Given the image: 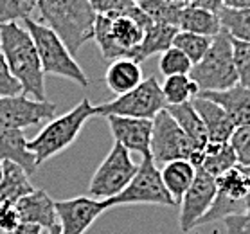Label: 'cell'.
Returning <instances> with one entry per match:
<instances>
[{"label": "cell", "mask_w": 250, "mask_h": 234, "mask_svg": "<svg viewBox=\"0 0 250 234\" xmlns=\"http://www.w3.org/2000/svg\"><path fill=\"white\" fill-rule=\"evenodd\" d=\"M40 0H0V25L31 18Z\"/></svg>", "instance_id": "cell-33"}, {"label": "cell", "mask_w": 250, "mask_h": 234, "mask_svg": "<svg viewBox=\"0 0 250 234\" xmlns=\"http://www.w3.org/2000/svg\"><path fill=\"white\" fill-rule=\"evenodd\" d=\"M216 194V178L210 177L209 173H205L204 170L198 168L193 186L188 189V193L184 194L182 200H180L178 223H180V229L184 233H189L198 225V222L204 218L205 213L210 209Z\"/></svg>", "instance_id": "cell-13"}, {"label": "cell", "mask_w": 250, "mask_h": 234, "mask_svg": "<svg viewBox=\"0 0 250 234\" xmlns=\"http://www.w3.org/2000/svg\"><path fill=\"white\" fill-rule=\"evenodd\" d=\"M180 2H182L184 6H194L198 0H180Z\"/></svg>", "instance_id": "cell-45"}, {"label": "cell", "mask_w": 250, "mask_h": 234, "mask_svg": "<svg viewBox=\"0 0 250 234\" xmlns=\"http://www.w3.org/2000/svg\"><path fill=\"white\" fill-rule=\"evenodd\" d=\"M245 171L249 173V177H250V166H249V168H245Z\"/></svg>", "instance_id": "cell-46"}, {"label": "cell", "mask_w": 250, "mask_h": 234, "mask_svg": "<svg viewBox=\"0 0 250 234\" xmlns=\"http://www.w3.org/2000/svg\"><path fill=\"white\" fill-rule=\"evenodd\" d=\"M230 146L238 157V164L241 168L250 166V125L239 126L230 137Z\"/></svg>", "instance_id": "cell-35"}, {"label": "cell", "mask_w": 250, "mask_h": 234, "mask_svg": "<svg viewBox=\"0 0 250 234\" xmlns=\"http://www.w3.org/2000/svg\"><path fill=\"white\" fill-rule=\"evenodd\" d=\"M198 96L220 105L232 119L236 128L250 125V88L236 85L222 92H200Z\"/></svg>", "instance_id": "cell-17"}, {"label": "cell", "mask_w": 250, "mask_h": 234, "mask_svg": "<svg viewBox=\"0 0 250 234\" xmlns=\"http://www.w3.org/2000/svg\"><path fill=\"white\" fill-rule=\"evenodd\" d=\"M0 234H13V233H6V231H2V229H0Z\"/></svg>", "instance_id": "cell-47"}, {"label": "cell", "mask_w": 250, "mask_h": 234, "mask_svg": "<svg viewBox=\"0 0 250 234\" xmlns=\"http://www.w3.org/2000/svg\"><path fill=\"white\" fill-rule=\"evenodd\" d=\"M196 171H198V168L191 160H173L160 168L162 182L171 196L175 198L176 206L180 204L184 194L188 193V189L193 186Z\"/></svg>", "instance_id": "cell-22"}, {"label": "cell", "mask_w": 250, "mask_h": 234, "mask_svg": "<svg viewBox=\"0 0 250 234\" xmlns=\"http://www.w3.org/2000/svg\"><path fill=\"white\" fill-rule=\"evenodd\" d=\"M34 191L29 175L23 168L15 162H2V180H0V202L17 204L18 200Z\"/></svg>", "instance_id": "cell-24"}, {"label": "cell", "mask_w": 250, "mask_h": 234, "mask_svg": "<svg viewBox=\"0 0 250 234\" xmlns=\"http://www.w3.org/2000/svg\"><path fill=\"white\" fill-rule=\"evenodd\" d=\"M218 193L230 200H243L250 189V177L245 168L236 166L216 178Z\"/></svg>", "instance_id": "cell-29"}, {"label": "cell", "mask_w": 250, "mask_h": 234, "mask_svg": "<svg viewBox=\"0 0 250 234\" xmlns=\"http://www.w3.org/2000/svg\"><path fill=\"white\" fill-rule=\"evenodd\" d=\"M20 94H22V85L13 76L4 56L0 54V97L20 96Z\"/></svg>", "instance_id": "cell-36"}, {"label": "cell", "mask_w": 250, "mask_h": 234, "mask_svg": "<svg viewBox=\"0 0 250 234\" xmlns=\"http://www.w3.org/2000/svg\"><path fill=\"white\" fill-rule=\"evenodd\" d=\"M142 69L141 63H137L131 58H119L108 65L104 72V83L115 96L128 94L142 83Z\"/></svg>", "instance_id": "cell-20"}, {"label": "cell", "mask_w": 250, "mask_h": 234, "mask_svg": "<svg viewBox=\"0 0 250 234\" xmlns=\"http://www.w3.org/2000/svg\"><path fill=\"white\" fill-rule=\"evenodd\" d=\"M232 47H234V63H236V72H238L239 85L250 88V43L238 42L232 38Z\"/></svg>", "instance_id": "cell-34"}, {"label": "cell", "mask_w": 250, "mask_h": 234, "mask_svg": "<svg viewBox=\"0 0 250 234\" xmlns=\"http://www.w3.org/2000/svg\"><path fill=\"white\" fill-rule=\"evenodd\" d=\"M167 112L173 115V119L178 123V126L188 135L194 151H204L205 146L209 144V133H207V128H205L200 114L194 108L193 101L176 105V106H167Z\"/></svg>", "instance_id": "cell-21"}, {"label": "cell", "mask_w": 250, "mask_h": 234, "mask_svg": "<svg viewBox=\"0 0 250 234\" xmlns=\"http://www.w3.org/2000/svg\"><path fill=\"white\" fill-rule=\"evenodd\" d=\"M106 206L112 209L115 206H131V204H151V206H176L175 198L166 189L160 168L153 162L151 157H142L139 162L135 177L126 186L123 193L110 200H104Z\"/></svg>", "instance_id": "cell-9"}, {"label": "cell", "mask_w": 250, "mask_h": 234, "mask_svg": "<svg viewBox=\"0 0 250 234\" xmlns=\"http://www.w3.org/2000/svg\"><path fill=\"white\" fill-rule=\"evenodd\" d=\"M162 94L167 106L191 103L200 94V86L189 74L184 76H169L162 83Z\"/></svg>", "instance_id": "cell-26"}, {"label": "cell", "mask_w": 250, "mask_h": 234, "mask_svg": "<svg viewBox=\"0 0 250 234\" xmlns=\"http://www.w3.org/2000/svg\"><path fill=\"white\" fill-rule=\"evenodd\" d=\"M36 9L43 25L52 29L72 54L94 40L97 13L88 0H40Z\"/></svg>", "instance_id": "cell-3"}, {"label": "cell", "mask_w": 250, "mask_h": 234, "mask_svg": "<svg viewBox=\"0 0 250 234\" xmlns=\"http://www.w3.org/2000/svg\"><path fill=\"white\" fill-rule=\"evenodd\" d=\"M222 223L225 225L227 234H250V214L247 213L223 218Z\"/></svg>", "instance_id": "cell-38"}, {"label": "cell", "mask_w": 250, "mask_h": 234, "mask_svg": "<svg viewBox=\"0 0 250 234\" xmlns=\"http://www.w3.org/2000/svg\"><path fill=\"white\" fill-rule=\"evenodd\" d=\"M0 180H2V164H0Z\"/></svg>", "instance_id": "cell-48"}, {"label": "cell", "mask_w": 250, "mask_h": 234, "mask_svg": "<svg viewBox=\"0 0 250 234\" xmlns=\"http://www.w3.org/2000/svg\"><path fill=\"white\" fill-rule=\"evenodd\" d=\"M131 2H135V4H137V2H139V0H131Z\"/></svg>", "instance_id": "cell-49"}, {"label": "cell", "mask_w": 250, "mask_h": 234, "mask_svg": "<svg viewBox=\"0 0 250 234\" xmlns=\"http://www.w3.org/2000/svg\"><path fill=\"white\" fill-rule=\"evenodd\" d=\"M243 204H245V213L250 214V189H249V193H247V196L243 198Z\"/></svg>", "instance_id": "cell-43"}, {"label": "cell", "mask_w": 250, "mask_h": 234, "mask_svg": "<svg viewBox=\"0 0 250 234\" xmlns=\"http://www.w3.org/2000/svg\"><path fill=\"white\" fill-rule=\"evenodd\" d=\"M110 131L115 143L123 144L128 151H137L142 157H151V133H153V121L135 119V117H119L110 115L106 117Z\"/></svg>", "instance_id": "cell-14"}, {"label": "cell", "mask_w": 250, "mask_h": 234, "mask_svg": "<svg viewBox=\"0 0 250 234\" xmlns=\"http://www.w3.org/2000/svg\"><path fill=\"white\" fill-rule=\"evenodd\" d=\"M54 207L62 234H85L92 227V223L110 209L104 200H96L90 196L58 200L54 202Z\"/></svg>", "instance_id": "cell-12"}, {"label": "cell", "mask_w": 250, "mask_h": 234, "mask_svg": "<svg viewBox=\"0 0 250 234\" xmlns=\"http://www.w3.org/2000/svg\"><path fill=\"white\" fill-rule=\"evenodd\" d=\"M20 216H18L17 206L9 202H0V229L6 233H15L20 225Z\"/></svg>", "instance_id": "cell-37"}, {"label": "cell", "mask_w": 250, "mask_h": 234, "mask_svg": "<svg viewBox=\"0 0 250 234\" xmlns=\"http://www.w3.org/2000/svg\"><path fill=\"white\" fill-rule=\"evenodd\" d=\"M194 148L184 130L178 126L167 108L162 110L153 119L151 133V159L157 166L167 164L173 160H189Z\"/></svg>", "instance_id": "cell-10"}, {"label": "cell", "mask_w": 250, "mask_h": 234, "mask_svg": "<svg viewBox=\"0 0 250 234\" xmlns=\"http://www.w3.org/2000/svg\"><path fill=\"white\" fill-rule=\"evenodd\" d=\"M176 33H178V29L173 27V25L153 22L146 29L141 45L135 49L131 60H135L137 63H142L146 58L153 56V54H162L169 47H173V40H175Z\"/></svg>", "instance_id": "cell-23"}, {"label": "cell", "mask_w": 250, "mask_h": 234, "mask_svg": "<svg viewBox=\"0 0 250 234\" xmlns=\"http://www.w3.org/2000/svg\"><path fill=\"white\" fill-rule=\"evenodd\" d=\"M15 206L22 223H36L47 233L58 225L54 200L43 189H34L31 194L22 196Z\"/></svg>", "instance_id": "cell-15"}, {"label": "cell", "mask_w": 250, "mask_h": 234, "mask_svg": "<svg viewBox=\"0 0 250 234\" xmlns=\"http://www.w3.org/2000/svg\"><path fill=\"white\" fill-rule=\"evenodd\" d=\"M241 213H245L243 200H230L218 193L214 202H212V206H210V209L205 213L204 218L198 222V225H207V223L218 222V220H223V218L232 216V214H241Z\"/></svg>", "instance_id": "cell-32"}, {"label": "cell", "mask_w": 250, "mask_h": 234, "mask_svg": "<svg viewBox=\"0 0 250 234\" xmlns=\"http://www.w3.org/2000/svg\"><path fill=\"white\" fill-rule=\"evenodd\" d=\"M47 234H62V229H60V223H58L56 227L54 229H51V231H49V233Z\"/></svg>", "instance_id": "cell-44"}, {"label": "cell", "mask_w": 250, "mask_h": 234, "mask_svg": "<svg viewBox=\"0 0 250 234\" xmlns=\"http://www.w3.org/2000/svg\"><path fill=\"white\" fill-rule=\"evenodd\" d=\"M194 6L202 7V9H205V11H210V13H214V15H218V13L225 7V0H198Z\"/></svg>", "instance_id": "cell-40"}, {"label": "cell", "mask_w": 250, "mask_h": 234, "mask_svg": "<svg viewBox=\"0 0 250 234\" xmlns=\"http://www.w3.org/2000/svg\"><path fill=\"white\" fill-rule=\"evenodd\" d=\"M222 29L227 31L230 38L238 42L250 43V7L236 9V7H223L218 13Z\"/></svg>", "instance_id": "cell-28"}, {"label": "cell", "mask_w": 250, "mask_h": 234, "mask_svg": "<svg viewBox=\"0 0 250 234\" xmlns=\"http://www.w3.org/2000/svg\"><path fill=\"white\" fill-rule=\"evenodd\" d=\"M191 78L200 86V92H222L239 85L234 63L232 38L227 31L212 38V45L202 62L193 65Z\"/></svg>", "instance_id": "cell-6"}, {"label": "cell", "mask_w": 250, "mask_h": 234, "mask_svg": "<svg viewBox=\"0 0 250 234\" xmlns=\"http://www.w3.org/2000/svg\"><path fill=\"white\" fill-rule=\"evenodd\" d=\"M176 2H180V0H176Z\"/></svg>", "instance_id": "cell-50"}, {"label": "cell", "mask_w": 250, "mask_h": 234, "mask_svg": "<svg viewBox=\"0 0 250 234\" xmlns=\"http://www.w3.org/2000/svg\"><path fill=\"white\" fill-rule=\"evenodd\" d=\"M159 69L166 78H169V76L191 74V70H193V62H191L180 49L169 47L167 51H164L162 54H160Z\"/></svg>", "instance_id": "cell-31"}, {"label": "cell", "mask_w": 250, "mask_h": 234, "mask_svg": "<svg viewBox=\"0 0 250 234\" xmlns=\"http://www.w3.org/2000/svg\"><path fill=\"white\" fill-rule=\"evenodd\" d=\"M178 31L214 38L222 33V23H220V17L214 13L205 11V9L196 6H184Z\"/></svg>", "instance_id": "cell-25"}, {"label": "cell", "mask_w": 250, "mask_h": 234, "mask_svg": "<svg viewBox=\"0 0 250 234\" xmlns=\"http://www.w3.org/2000/svg\"><path fill=\"white\" fill-rule=\"evenodd\" d=\"M2 162H15L25 170L29 177L36 173V159L27 149V139L22 130L0 128V164Z\"/></svg>", "instance_id": "cell-19"}, {"label": "cell", "mask_w": 250, "mask_h": 234, "mask_svg": "<svg viewBox=\"0 0 250 234\" xmlns=\"http://www.w3.org/2000/svg\"><path fill=\"white\" fill-rule=\"evenodd\" d=\"M193 105L207 128L209 143H230V137L236 131V125L227 115V112L214 101L202 96L194 97Z\"/></svg>", "instance_id": "cell-16"}, {"label": "cell", "mask_w": 250, "mask_h": 234, "mask_svg": "<svg viewBox=\"0 0 250 234\" xmlns=\"http://www.w3.org/2000/svg\"><path fill=\"white\" fill-rule=\"evenodd\" d=\"M96 115V106L83 97L74 108L67 114L47 121L34 139L27 141V149L34 155L36 166H42L49 159L62 153L80 137L85 123Z\"/></svg>", "instance_id": "cell-4"}, {"label": "cell", "mask_w": 250, "mask_h": 234, "mask_svg": "<svg viewBox=\"0 0 250 234\" xmlns=\"http://www.w3.org/2000/svg\"><path fill=\"white\" fill-rule=\"evenodd\" d=\"M166 108H167V103L162 94V85L155 76H149L128 94L117 96L112 101L96 106V115H103V117L119 115V117L153 121Z\"/></svg>", "instance_id": "cell-7"}, {"label": "cell", "mask_w": 250, "mask_h": 234, "mask_svg": "<svg viewBox=\"0 0 250 234\" xmlns=\"http://www.w3.org/2000/svg\"><path fill=\"white\" fill-rule=\"evenodd\" d=\"M56 115V105L51 101H36L31 97H0V128L23 130L33 125L51 121Z\"/></svg>", "instance_id": "cell-11"}, {"label": "cell", "mask_w": 250, "mask_h": 234, "mask_svg": "<svg viewBox=\"0 0 250 234\" xmlns=\"http://www.w3.org/2000/svg\"><path fill=\"white\" fill-rule=\"evenodd\" d=\"M0 54L22 85L23 96L36 101H47L45 72L27 29L18 22L0 25Z\"/></svg>", "instance_id": "cell-1"}, {"label": "cell", "mask_w": 250, "mask_h": 234, "mask_svg": "<svg viewBox=\"0 0 250 234\" xmlns=\"http://www.w3.org/2000/svg\"><path fill=\"white\" fill-rule=\"evenodd\" d=\"M151 23V18L139 4H131L125 11L97 15L94 42L104 60L114 62L119 58H133V52L141 45L144 33Z\"/></svg>", "instance_id": "cell-2"}, {"label": "cell", "mask_w": 250, "mask_h": 234, "mask_svg": "<svg viewBox=\"0 0 250 234\" xmlns=\"http://www.w3.org/2000/svg\"><path fill=\"white\" fill-rule=\"evenodd\" d=\"M90 2L92 9L97 13V15H108V13H119L125 11L126 7H130L131 0H88Z\"/></svg>", "instance_id": "cell-39"}, {"label": "cell", "mask_w": 250, "mask_h": 234, "mask_svg": "<svg viewBox=\"0 0 250 234\" xmlns=\"http://www.w3.org/2000/svg\"><path fill=\"white\" fill-rule=\"evenodd\" d=\"M225 7H236V9L250 7V0H225Z\"/></svg>", "instance_id": "cell-42"}, {"label": "cell", "mask_w": 250, "mask_h": 234, "mask_svg": "<svg viewBox=\"0 0 250 234\" xmlns=\"http://www.w3.org/2000/svg\"><path fill=\"white\" fill-rule=\"evenodd\" d=\"M189 160L214 178L239 166L230 143H209L204 151H193Z\"/></svg>", "instance_id": "cell-18"}, {"label": "cell", "mask_w": 250, "mask_h": 234, "mask_svg": "<svg viewBox=\"0 0 250 234\" xmlns=\"http://www.w3.org/2000/svg\"><path fill=\"white\" fill-rule=\"evenodd\" d=\"M137 4L151 18V22L166 23V25H173L178 29L184 9L182 2H176V0H139Z\"/></svg>", "instance_id": "cell-27"}, {"label": "cell", "mask_w": 250, "mask_h": 234, "mask_svg": "<svg viewBox=\"0 0 250 234\" xmlns=\"http://www.w3.org/2000/svg\"><path fill=\"white\" fill-rule=\"evenodd\" d=\"M210 45H212V38L194 35V33H186V31H178L173 40V47L180 49L193 62V65L202 62V58L207 54Z\"/></svg>", "instance_id": "cell-30"}, {"label": "cell", "mask_w": 250, "mask_h": 234, "mask_svg": "<svg viewBox=\"0 0 250 234\" xmlns=\"http://www.w3.org/2000/svg\"><path fill=\"white\" fill-rule=\"evenodd\" d=\"M139 164L131 160V153L119 143H114L108 155L103 159L88 184V194L96 200H110L123 193L135 177Z\"/></svg>", "instance_id": "cell-8"}, {"label": "cell", "mask_w": 250, "mask_h": 234, "mask_svg": "<svg viewBox=\"0 0 250 234\" xmlns=\"http://www.w3.org/2000/svg\"><path fill=\"white\" fill-rule=\"evenodd\" d=\"M23 25L36 45L45 74L60 76V78L74 81L85 88L90 85L88 76L80 67V63L74 60V54L68 51L67 45L60 40V36L52 29H49L42 22H36L33 18H25Z\"/></svg>", "instance_id": "cell-5"}, {"label": "cell", "mask_w": 250, "mask_h": 234, "mask_svg": "<svg viewBox=\"0 0 250 234\" xmlns=\"http://www.w3.org/2000/svg\"><path fill=\"white\" fill-rule=\"evenodd\" d=\"M13 234H43V227L36 223H20Z\"/></svg>", "instance_id": "cell-41"}]
</instances>
